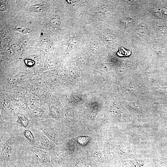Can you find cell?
Returning <instances> with one entry per match:
<instances>
[{"mask_svg":"<svg viewBox=\"0 0 167 167\" xmlns=\"http://www.w3.org/2000/svg\"><path fill=\"white\" fill-rule=\"evenodd\" d=\"M21 130L0 133V167H9L20 158L22 147L27 144Z\"/></svg>","mask_w":167,"mask_h":167,"instance_id":"obj_1","label":"cell"},{"mask_svg":"<svg viewBox=\"0 0 167 167\" xmlns=\"http://www.w3.org/2000/svg\"><path fill=\"white\" fill-rule=\"evenodd\" d=\"M20 158L25 167H53L49 152L29 146H24Z\"/></svg>","mask_w":167,"mask_h":167,"instance_id":"obj_2","label":"cell"},{"mask_svg":"<svg viewBox=\"0 0 167 167\" xmlns=\"http://www.w3.org/2000/svg\"><path fill=\"white\" fill-rule=\"evenodd\" d=\"M31 131L34 136V147L49 152L53 149L52 142L40 130L29 125L28 127Z\"/></svg>","mask_w":167,"mask_h":167,"instance_id":"obj_3","label":"cell"},{"mask_svg":"<svg viewBox=\"0 0 167 167\" xmlns=\"http://www.w3.org/2000/svg\"><path fill=\"white\" fill-rule=\"evenodd\" d=\"M22 135L29 146L34 147L35 139L33 135L31 130L28 127L23 128Z\"/></svg>","mask_w":167,"mask_h":167,"instance_id":"obj_4","label":"cell"},{"mask_svg":"<svg viewBox=\"0 0 167 167\" xmlns=\"http://www.w3.org/2000/svg\"><path fill=\"white\" fill-rule=\"evenodd\" d=\"M17 119L16 122L22 127L27 128L28 127L30 121L27 116L23 114L19 113L17 115Z\"/></svg>","mask_w":167,"mask_h":167,"instance_id":"obj_5","label":"cell"},{"mask_svg":"<svg viewBox=\"0 0 167 167\" xmlns=\"http://www.w3.org/2000/svg\"><path fill=\"white\" fill-rule=\"evenodd\" d=\"M46 113L44 110L41 108H37L31 112V116L34 118H41L46 116Z\"/></svg>","mask_w":167,"mask_h":167,"instance_id":"obj_6","label":"cell"},{"mask_svg":"<svg viewBox=\"0 0 167 167\" xmlns=\"http://www.w3.org/2000/svg\"><path fill=\"white\" fill-rule=\"evenodd\" d=\"M30 9L31 11L33 12H41L45 10V6L43 4H37L32 6Z\"/></svg>","mask_w":167,"mask_h":167,"instance_id":"obj_7","label":"cell"},{"mask_svg":"<svg viewBox=\"0 0 167 167\" xmlns=\"http://www.w3.org/2000/svg\"><path fill=\"white\" fill-rule=\"evenodd\" d=\"M27 74L24 72L19 73L12 78V80L15 82H19L24 80L26 78Z\"/></svg>","mask_w":167,"mask_h":167,"instance_id":"obj_8","label":"cell"},{"mask_svg":"<svg viewBox=\"0 0 167 167\" xmlns=\"http://www.w3.org/2000/svg\"><path fill=\"white\" fill-rule=\"evenodd\" d=\"M58 17L56 15H54L51 18L50 23L52 26H55L58 24Z\"/></svg>","mask_w":167,"mask_h":167,"instance_id":"obj_9","label":"cell"},{"mask_svg":"<svg viewBox=\"0 0 167 167\" xmlns=\"http://www.w3.org/2000/svg\"><path fill=\"white\" fill-rule=\"evenodd\" d=\"M9 167H25L20 158Z\"/></svg>","mask_w":167,"mask_h":167,"instance_id":"obj_10","label":"cell"},{"mask_svg":"<svg viewBox=\"0 0 167 167\" xmlns=\"http://www.w3.org/2000/svg\"><path fill=\"white\" fill-rule=\"evenodd\" d=\"M17 30L18 31L24 34L28 33L30 31L28 29L22 27H18L17 28Z\"/></svg>","mask_w":167,"mask_h":167,"instance_id":"obj_11","label":"cell"},{"mask_svg":"<svg viewBox=\"0 0 167 167\" xmlns=\"http://www.w3.org/2000/svg\"><path fill=\"white\" fill-rule=\"evenodd\" d=\"M25 62L26 64L29 66H32L34 63L33 61L29 60H25Z\"/></svg>","mask_w":167,"mask_h":167,"instance_id":"obj_12","label":"cell"},{"mask_svg":"<svg viewBox=\"0 0 167 167\" xmlns=\"http://www.w3.org/2000/svg\"><path fill=\"white\" fill-rule=\"evenodd\" d=\"M6 10V7L3 3L0 4V11H4Z\"/></svg>","mask_w":167,"mask_h":167,"instance_id":"obj_13","label":"cell"}]
</instances>
